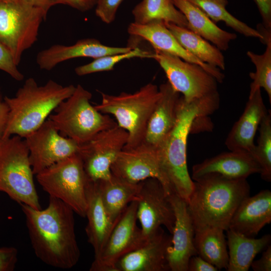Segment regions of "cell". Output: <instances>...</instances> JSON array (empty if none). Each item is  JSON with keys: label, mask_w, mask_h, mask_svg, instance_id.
<instances>
[{"label": "cell", "mask_w": 271, "mask_h": 271, "mask_svg": "<svg viewBox=\"0 0 271 271\" xmlns=\"http://www.w3.org/2000/svg\"><path fill=\"white\" fill-rule=\"evenodd\" d=\"M32 246L45 264L70 269L79 261L80 251L75 231L73 210L61 200L49 196L48 206L37 209L21 204Z\"/></svg>", "instance_id": "1"}, {"label": "cell", "mask_w": 271, "mask_h": 271, "mask_svg": "<svg viewBox=\"0 0 271 271\" xmlns=\"http://www.w3.org/2000/svg\"><path fill=\"white\" fill-rule=\"evenodd\" d=\"M22 0H0V3H17Z\"/></svg>", "instance_id": "44"}, {"label": "cell", "mask_w": 271, "mask_h": 271, "mask_svg": "<svg viewBox=\"0 0 271 271\" xmlns=\"http://www.w3.org/2000/svg\"><path fill=\"white\" fill-rule=\"evenodd\" d=\"M180 44L202 62L224 70V57L215 45L187 28L171 23H165Z\"/></svg>", "instance_id": "28"}, {"label": "cell", "mask_w": 271, "mask_h": 271, "mask_svg": "<svg viewBox=\"0 0 271 271\" xmlns=\"http://www.w3.org/2000/svg\"><path fill=\"white\" fill-rule=\"evenodd\" d=\"M87 208L85 228L88 241L94 249V257L101 250L116 223L109 218L103 206L97 181L88 180L86 189Z\"/></svg>", "instance_id": "24"}, {"label": "cell", "mask_w": 271, "mask_h": 271, "mask_svg": "<svg viewBox=\"0 0 271 271\" xmlns=\"http://www.w3.org/2000/svg\"><path fill=\"white\" fill-rule=\"evenodd\" d=\"M257 145L250 153L261 168L262 180L271 181V113L267 112L259 125Z\"/></svg>", "instance_id": "33"}, {"label": "cell", "mask_w": 271, "mask_h": 271, "mask_svg": "<svg viewBox=\"0 0 271 271\" xmlns=\"http://www.w3.org/2000/svg\"><path fill=\"white\" fill-rule=\"evenodd\" d=\"M262 19L263 27L271 30V0H253Z\"/></svg>", "instance_id": "38"}, {"label": "cell", "mask_w": 271, "mask_h": 271, "mask_svg": "<svg viewBox=\"0 0 271 271\" xmlns=\"http://www.w3.org/2000/svg\"><path fill=\"white\" fill-rule=\"evenodd\" d=\"M68 5L81 12L87 11L96 6L98 0H62Z\"/></svg>", "instance_id": "42"}, {"label": "cell", "mask_w": 271, "mask_h": 271, "mask_svg": "<svg viewBox=\"0 0 271 271\" xmlns=\"http://www.w3.org/2000/svg\"><path fill=\"white\" fill-rule=\"evenodd\" d=\"M266 49L262 54H257L248 51L247 56L255 66V72H250L249 76L252 80L250 85L249 95L257 89L263 88L266 91L269 103H271V40L266 44Z\"/></svg>", "instance_id": "32"}, {"label": "cell", "mask_w": 271, "mask_h": 271, "mask_svg": "<svg viewBox=\"0 0 271 271\" xmlns=\"http://www.w3.org/2000/svg\"><path fill=\"white\" fill-rule=\"evenodd\" d=\"M261 257L251 263L250 267L254 271L271 270V245L269 244Z\"/></svg>", "instance_id": "40"}, {"label": "cell", "mask_w": 271, "mask_h": 271, "mask_svg": "<svg viewBox=\"0 0 271 271\" xmlns=\"http://www.w3.org/2000/svg\"><path fill=\"white\" fill-rule=\"evenodd\" d=\"M23 2L43 10L47 15L53 7L59 4H64L62 0H22Z\"/></svg>", "instance_id": "41"}, {"label": "cell", "mask_w": 271, "mask_h": 271, "mask_svg": "<svg viewBox=\"0 0 271 271\" xmlns=\"http://www.w3.org/2000/svg\"><path fill=\"white\" fill-rule=\"evenodd\" d=\"M97 182L106 213L110 220L116 223L127 205L136 199L140 183H131L113 174Z\"/></svg>", "instance_id": "26"}, {"label": "cell", "mask_w": 271, "mask_h": 271, "mask_svg": "<svg viewBox=\"0 0 271 271\" xmlns=\"http://www.w3.org/2000/svg\"><path fill=\"white\" fill-rule=\"evenodd\" d=\"M9 108L0 91V138L5 132L8 121Z\"/></svg>", "instance_id": "43"}, {"label": "cell", "mask_w": 271, "mask_h": 271, "mask_svg": "<svg viewBox=\"0 0 271 271\" xmlns=\"http://www.w3.org/2000/svg\"><path fill=\"white\" fill-rule=\"evenodd\" d=\"M92 94L80 84L72 95L56 108L49 119L59 133L78 144L86 142L96 134L117 125L108 115L91 104Z\"/></svg>", "instance_id": "6"}, {"label": "cell", "mask_w": 271, "mask_h": 271, "mask_svg": "<svg viewBox=\"0 0 271 271\" xmlns=\"http://www.w3.org/2000/svg\"><path fill=\"white\" fill-rule=\"evenodd\" d=\"M172 236L160 228L141 246L121 257L115 271H168Z\"/></svg>", "instance_id": "17"}, {"label": "cell", "mask_w": 271, "mask_h": 271, "mask_svg": "<svg viewBox=\"0 0 271 271\" xmlns=\"http://www.w3.org/2000/svg\"><path fill=\"white\" fill-rule=\"evenodd\" d=\"M153 52L143 50L138 47H134L130 51L120 54L110 55L94 59L89 63L77 67L75 73L78 76L112 70L118 62L133 58H152Z\"/></svg>", "instance_id": "34"}, {"label": "cell", "mask_w": 271, "mask_h": 271, "mask_svg": "<svg viewBox=\"0 0 271 271\" xmlns=\"http://www.w3.org/2000/svg\"><path fill=\"white\" fill-rule=\"evenodd\" d=\"M199 9L215 24L224 22L226 26L235 31L247 37L258 38L260 41L262 36L254 29L239 20L226 10L227 0H188Z\"/></svg>", "instance_id": "31"}, {"label": "cell", "mask_w": 271, "mask_h": 271, "mask_svg": "<svg viewBox=\"0 0 271 271\" xmlns=\"http://www.w3.org/2000/svg\"><path fill=\"white\" fill-rule=\"evenodd\" d=\"M223 230L209 227L196 231L194 245L197 254L218 270L227 269L228 252Z\"/></svg>", "instance_id": "29"}, {"label": "cell", "mask_w": 271, "mask_h": 271, "mask_svg": "<svg viewBox=\"0 0 271 271\" xmlns=\"http://www.w3.org/2000/svg\"><path fill=\"white\" fill-rule=\"evenodd\" d=\"M130 46L111 47L102 44L94 38L78 40L74 44L66 46L54 45L38 53L36 62L43 70L50 71L65 61L79 57L94 59L110 55L123 53L130 51Z\"/></svg>", "instance_id": "19"}, {"label": "cell", "mask_w": 271, "mask_h": 271, "mask_svg": "<svg viewBox=\"0 0 271 271\" xmlns=\"http://www.w3.org/2000/svg\"><path fill=\"white\" fill-rule=\"evenodd\" d=\"M260 172L259 165L250 153L229 151L194 165L191 178L195 181L207 174H217L230 179H246Z\"/></svg>", "instance_id": "20"}, {"label": "cell", "mask_w": 271, "mask_h": 271, "mask_svg": "<svg viewBox=\"0 0 271 271\" xmlns=\"http://www.w3.org/2000/svg\"><path fill=\"white\" fill-rule=\"evenodd\" d=\"M152 59L159 64L168 81L182 94L186 102H191L218 92V82L201 66L156 50L153 52Z\"/></svg>", "instance_id": "10"}, {"label": "cell", "mask_w": 271, "mask_h": 271, "mask_svg": "<svg viewBox=\"0 0 271 271\" xmlns=\"http://www.w3.org/2000/svg\"><path fill=\"white\" fill-rule=\"evenodd\" d=\"M134 23L146 24L155 21L171 23L188 27L184 15L175 6L172 0H142L132 11Z\"/></svg>", "instance_id": "30"}, {"label": "cell", "mask_w": 271, "mask_h": 271, "mask_svg": "<svg viewBox=\"0 0 271 271\" xmlns=\"http://www.w3.org/2000/svg\"><path fill=\"white\" fill-rule=\"evenodd\" d=\"M161 95L149 119L145 138L146 143L158 147L175 127L181 95L168 81L162 84Z\"/></svg>", "instance_id": "23"}, {"label": "cell", "mask_w": 271, "mask_h": 271, "mask_svg": "<svg viewBox=\"0 0 271 271\" xmlns=\"http://www.w3.org/2000/svg\"><path fill=\"white\" fill-rule=\"evenodd\" d=\"M18 261V250L14 247L0 248V271H13Z\"/></svg>", "instance_id": "37"}, {"label": "cell", "mask_w": 271, "mask_h": 271, "mask_svg": "<svg viewBox=\"0 0 271 271\" xmlns=\"http://www.w3.org/2000/svg\"><path fill=\"white\" fill-rule=\"evenodd\" d=\"M17 66L10 52L0 43V70L8 74L13 79L21 81L24 77Z\"/></svg>", "instance_id": "36"}, {"label": "cell", "mask_w": 271, "mask_h": 271, "mask_svg": "<svg viewBox=\"0 0 271 271\" xmlns=\"http://www.w3.org/2000/svg\"><path fill=\"white\" fill-rule=\"evenodd\" d=\"M127 32L131 36L139 37L148 41L154 50L164 52L178 56L188 62L201 66L213 76L219 83H222L225 75L221 70L199 60L186 50L161 21H155L146 24L131 23Z\"/></svg>", "instance_id": "18"}, {"label": "cell", "mask_w": 271, "mask_h": 271, "mask_svg": "<svg viewBox=\"0 0 271 271\" xmlns=\"http://www.w3.org/2000/svg\"><path fill=\"white\" fill-rule=\"evenodd\" d=\"M137 201V219L146 238L164 226L172 234L175 216L173 206L162 184L157 179L149 178L140 182Z\"/></svg>", "instance_id": "13"}, {"label": "cell", "mask_w": 271, "mask_h": 271, "mask_svg": "<svg viewBox=\"0 0 271 271\" xmlns=\"http://www.w3.org/2000/svg\"><path fill=\"white\" fill-rule=\"evenodd\" d=\"M34 175L24 139L16 135L0 138V192L20 205L41 209Z\"/></svg>", "instance_id": "7"}, {"label": "cell", "mask_w": 271, "mask_h": 271, "mask_svg": "<svg viewBox=\"0 0 271 271\" xmlns=\"http://www.w3.org/2000/svg\"><path fill=\"white\" fill-rule=\"evenodd\" d=\"M267 112L258 88L249 95L243 113L230 130L225 142L227 149L250 153L255 147L254 139L257 129Z\"/></svg>", "instance_id": "21"}, {"label": "cell", "mask_w": 271, "mask_h": 271, "mask_svg": "<svg viewBox=\"0 0 271 271\" xmlns=\"http://www.w3.org/2000/svg\"><path fill=\"white\" fill-rule=\"evenodd\" d=\"M34 175L78 152L79 144L62 136L48 118L24 138Z\"/></svg>", "instance_id": "15"}, {"label": "cell", "mask_w": 271, "mask_h": 271, "mask_svg": "<svg viewBox=\"0 0 271 271\" xmlns=\"http://www.w3.org/2000/svg\"><path fill=\"white\" fill-rule=\"evenodd\" d=\"M249 194L246 179L209 174L195 180L187 201L195 231L209 227L227 230L235 211Z\"/></svg>", "instance_id": "2"}, {"label": "cell", "mask_w": 271, "mask_h": 271, "mask_svg": "<svg viewBox=\"0 0 271 271\" xmlns=\"http://www.w3.org/2000/svg\"><path fill=\"white\" fill-rule=\"evenodd\" d=\"M175 6L184 15L187 28L213 43L221 51H226L230 42L237 35L219 28L200 9L188 0H172Z\"/></svg>", "instance_id": "25"}, {"label": "cell", "mask_w": 271, "mask_h": 271, "mask_svg": "<svg viewBox=\"0 0 271 271\" xmlns=\"http://www.w3.org/2000/svg\"><path fill=\"white\" fill-rule=\"evenodd\" d=\"M213 265L206 261L201 256L194 255L189 259L188 271H217Z\"/></svg>", "instance_id": "39"}, {"label": "cell", "mask_w": 271, "mask_h": 271, "mask_svg": "<svg viewBox=\"0 0 271 271\" xmlns=\"http://www.w3.org/2000/svg\"><path fill=\"white\" fill-rule=\"evenodd\" d=\"M127 139V131L117 124L100 131L86 142L79 145L77 153L89 180L97 181L110 177L111 166Z\"/></svg>", "instance_id": "12"}, {"label": "cell", "mask_w": 271, "mask_h": 271, "mask_svg": "<svg viewBox=\"0 0 271 271\" xmlns=\"http://www.w3.org/2000/svg\"><path fill=\"white\" fill-rule=\"evenodd\" d=\"M101 95L100 103L94 107L102 113L112 115L118 126L127 131L128 139L123 149H131L144 142L149 119L161 95L158 86L149 83L132 93Z\"/></svg>", "instance_id": "5"}, {"label": "cell", "mask_w": 271, "mask_h": 271, "mask_svg": "<svg viewBox=\"0 0 271 271\" xmlns=\"http://www.w3.org/2000/svg\"><path fill=\"white\" fill-rule=\"evenodd\" d=\"M137 206L135 200L124 210L99 254L94 257L90 271H115L117 261L146 240L137 225Z\"/></svg>", "instance_id": "11"}, {"label": "cell", "mask_w": 271, "mask_h": 271, "mask_svg": "<svg viewBox=\"0 0 271 271\" xmlns=\"http://www.w3.org/2000/svg\"><path fill=\"white\" fill-rule=\"evenodd\" d=\"M227 231L228 271H247L255 256L269 244L271 236L264 235L259 238L250 237L230 229Z\"/></svg>", "instance_id": "27"}, {"label": "cell", "mask_w": 271, "mask_h": 271, "mask_svg": "<svg viewBox=\"0 0 271 271\" xmlns=\"http://www.w3.org/2000/svg\"><path fill=\"white\" fill-rule=\"evenodd\" d=\"M113 175L133 183L149 178L157 179L166 192L172 193L164 172L158 147L146 142L131 149H123L112 164Z\"/></svg>", "instance_id": "14"}, {"label": "cell", "mask_w": 271, "mask_h": 271, "mask_svg": "<svg viewBox=\"0 0 271 271\" xmlns=\"http://www.w3.org/2000/svg\"><path fill=\"white\" fill-rule=\"evenodd\" d=\"M47 14L22 1L0 3V43L10 52L18 65L24 52L37 40Z\"/></svg>", "instance_id": "9"}, {"label": "cell", "mask_w": 271, "mask_h": 271, "mask_svg": "<svg viewBox=\"0 0 271 271\" xmlns=\"http://www.w3.org/2000/svg\"><path fill=\"white\" fill-rule=\"evenodd\" d=\"M75 89L73 85L63 86L52 80L39 85L33 78H28L14 97H4L9 114L2 138L16 135L25 138L39 127Z\"/></svg>", "instance_id": "4"}, {"label": "cell", "mask_w": 271, "mask_h": 271, "mask_svg": "<svg viewBox=\"0 0 271 271\" xmlns=\"http://www.w3.org/2000/svg\"><path fill=\"white\" fill-rule=\"evenodd\" d=\"M38 182L49 196L68 205L85 217L86 189L89 180L78 153L62 160L36 175Z\"/></svg>", "instance_id": "8"}, {"label": "cell", "mask_w": 271, "mask_h": 271, "mask_svg": "<svg viewBox=\"0 0 271 271\" xmlns=\"http://www.w3.org/2000/svg\"><path fill=\"white\" fill-rule=\"evenodd\" d=\"M175 216L172 246L168 253L170 270L188 271L190 258L197 255L194 245L195 229L187 202L177 194H169Z\"/></svg>", "instance_id": "16"}, {"label": "cell", "mask_w": 271, "mask_h": 271, "mask_svg": "<svg viewBox=\"0 0 271 271\" xmlns=\"http://www.w3.org/2000/svg\"><path fill=\"white\" fill-rule=\"evenodd\" d=\"M270 222L271 191L262 190L242 201L230 220L228 229L254 237Z\"/></svg>", "instance_id": "22"}, {"label": "cell", "mask_w": 271, "mask_h": 271, "mask_svg": "<svg viewBox=\"0 0 271 271\" xmlns=\"http://www.w3.org/2000/svg\"><path fill=\"white\" fill-rule=\"evenodd\" d=\"M219 103L217 94L191 102H186L181 95L176 124L158 146L162 168L171 192L187 202L194 187L187 165L188 135L196 120L212 113Z\"/></svg>", "instance_id": "3"}, {"label": "cell", "mask_w": 271, "mask_h": 271, "mask_svg": "<svg viewBox=\"0 0 271 271\" xmlns=\"http://www.w3.org/2000/svg\"><path fill=\"white\" fill-rule=\"evenodd\" d=\"M123 0H98L95 14L103 23L110 24L115 18L118 7Z\"/></svg>", "instance_id": "35"}]
</instances>
